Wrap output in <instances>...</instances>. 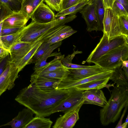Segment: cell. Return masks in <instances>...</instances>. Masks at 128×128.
Here are the masks:
<instances>
[{"instance_id": "cell-6", "label": "cell", "mask_w": 128, "mask_h": 128, "mask_svg": "<svg viewBox=\"0 0 128 128\" xmlns=\"http://www.w3.org/2000/svg\"><path fill=\"white\" fill-rule=\"evenodd\" d=\"M103 25V32L107 36L108 40L122 35L120 27L118 17L114 14L111 8H105Z\"/></svg>"}, {"instance_id": "cell-13", "label": "cell", "mask_w": 128, "mask_h": 128, "mask_svg": "<svg viewBox=\"0 0 128 128\" xmlns=\"http://www.w3.org/2000/svg\"><path fill=\"white\" fill-rule=\"evenodd\" d=\"M83 104H92L103 107L108 101L103 91L100 89H90L84 91L82 93Z\"/></svg>"}, {"instance_id": "cell-11", "label": "cell", "mask_w": 128, "mask_h": 128, "mask_svg": "<svg viewBox=\"0 0 128 128\" xmlns=\"http://www.w3.org/2000/svg\"><path fill=\"white\" fill-rule=\"evenodd\" d=\"M30 18L32 21L40 24L48 23L56 19L55 15L51 8L43 2L36 8Z\"/></svg>"}, {"instance_id": "cell-42", "label": "cell", "mask_w": 128, "mask_h": 128, "mask_svg": "<svg viewBox=\"0 0 128 128\" xmlns=\"http://www.w3.org/2000/svg\"><path fill=\"white\" fill-rule=\"evenodd\" d=\"M128 107V104H127L125 107L120 117V120L117 124L115 127L116 128H122V122L123 119L127 110Z\"/></svg>"}, {"instance_id": "cell-50", "label": "cell", "mask_w": 128, "mask_h": 128, "mask_svg": "<svg viewBox=\"0 0 128 128\" xmlns=\"http://www.w3.org/2000/svg\"><path fill=\"white\" fill-rule=\"evenodd\" d=\"M84 0V1H85V0Z\"/></svg>"}, {"instance_id": "cell-37", "label": "cell", "mask_w": 128, "mask_h": 128, "mask_svg": "<svg viewBox=\"0 0 128 128\" xmlns=\"http://www.w3.org/2000/svg\"><path fill=\"white\" fill-rule=\"evenodd\" d=\"M83 1L84 0H62L61 5V10L67 8Z\"/></svg>"}, {"instance_id": "cell-38", "label": "cell", "mask_w": 128, "mask_h": 128, "mask_svg": "<svg viewBox=\"0 0 128 128\" xmlns=\"http://www.w3.org/2000/svg\"><path fill=\"white\" fill-rule=\"evenodd\" d=\"M23 28L18 26L2 28L1 32L2 36H7L15 33Z\"/></svg>"}, {"instance_id": "cell-5", "label": "cell", "mask_w": 128, "mask_h": 128, "mask_svg": "<svg viewBox=\"0 0 128 128\" xmlns=\"http://www.w3.org/2000/svg\"><path fill=\"white\" fill-rule=\"evenodd\" d=\"M128 44L122 45L110 50L99 58L95 63L103 68L112 70L121 66L122 62L128 60Z\"/></svg>"}, {"instance_id": "cell-16", "label": "cell", "mask_w": 128, "mask_h": 128, "mask_svg": "<svg viewBox=\"0 0 128 128\" xmlns=\"http://www.w3.org/2000/svg\"><path fill=\"white\" fill-rule=\"evenodd\" d=\"M32 44L20 41L11 46L9 49L11 62L14 63L20 60L30 51Z\"/></svg>"}, {"instance_id": "cell-3", "label": "cell", "mask_w": 128, "mask_h": 128, "mask_svg": "<svg viewBox=\"0 0 128 128\" xmlns=\"http://www.w3.org/2000/svg\"><path fill=\"white\" fill-rule=\"evenodd\" d=\"M76 17L75 14L69 15L46 24L38 23L32 20L29 24L22 28L23 33L20 41L33 44L47 38L60 26L72 21Z\"/></svg>"}, {"instance_id": "cell-49", "label": "cell", "mask_w": 128, "mask_h": 128, "mask_svg": "<svg viewBox=\"0 0 128 128\" xmlns=\"http://www.w3.org/2000/svg\"><path fill=\"white\" fill-rule=\"evenodd\" d=\"M20 0V1H21L22 2V0Z\"/></svg>"}, {"instance_id": "cell-1", "label": "cell", "mask_w": 128, "mask_h": 128, "mask_svg": "<svg viewBox=\"0 0 128 128\" xmlns=\"http://www.w3.org/2000/svg\"><path fill=\"white\" fill-rule=\"evenodd\" d=\"M70 89L45 90L30 84L22 89L15 100L31 110L36 116L45 117L69 96Z\"/></svg>"}, {"instance_id": "cell-15", "label": "cell", "mask_w": 128, "mask_h": 128, "mask_svg": "<svg viewBox=\"0 0 128 128\" xmlns=\"http://www.w3.org/2000/svg\"><path fill=\"white\" fill-rule=\"evenodd\" d=\"M68 69L70 73L68 76L76 79L87 78L108 70L104 69L96 64L88 68Z\"/></svg>"}, {"instance_id": "cell-27", "label": "cell", "mask_w": 128, "mask_h": 128, "mask_svg": "<svg viewBox=\"0 0 128 128\" xmlns=\"http://www.w3.org/2000/svg\"><path fill=\"white\" fill-rule=\"evenodd\" d=\"M91 0H87L70 7L67 8L62 10L57 13L55 16L56 18L64 17L66 15L74 14L80 12L86 5L90 3Z\"/></svg>"}, {"instance_id": "cell-33", "label": "cell", "mask_w": 128, "mask_h": 128, "mask_svg": "<svg viewBox=\"0 0 128 128\" xmlns=\"http://www.w3.org/2000/svg\"><path fill=\"white\" fill-rule=\"evenodd\" d=\"M0 1L7 5L14 12H18L21 10L22 2L19 0H0Z\"/></svg>"}, {"instance_id": "cell-32", "label": "cell", "mask_w": 128, "mask_h": 128, "mask_svg": "<svg viewBox=\"0 0 128 128\" xmlns=\"http://www.w3.org/2000/svg\"><path fill=\"white\" fill-rule=\"evenodd\" d=\"M120 27L122 35L128 38V16L118 17Z\"/></svg>"}, {"instance_id": "cell-26", "label": "cell", "mask_w": 128, "mask_h": 128, "mask_svg": "<svg viewBox=\"0 0 128 128\" xmlns=\"http://www.w3.org/2000/svg\"><path fill=\"white\" fill-rule=\"evenodd\" d=\"M94 4L98 22V30L103 32V20L105 12V8L103 0H91Z\"/></svg>"}, {"instance_id": "cell-34", "label": "cell", "mask_w": 128, "mask_h": 128, "mask_svg": "<svg viewBox=\"0 0 128 128\" xmlns=\"http://www.w3.org/2000/svg\"><path fill=\"white\" fill-rule=\"evenodd\" d=\"M112 9L114 14L118 17L124 15L128 16V12L124 6L116 1H114Z\"/></svg>"}, {"instance_id": "cell-23", "label": "cell", "mask_w": 128, "mask_h": 128, "mask_svg": "<svg viewBox=\"0 0 128 128\" xmlns=\"http://www.w3.org/2000/svg\"><path fill=\"white\" fill-rule=\"evenodd\" d=\"M110 80L116 83V86H123L128 88V79L122 70L121 66L114 69Z\"/></svg>"}, {"instance_id": "cell-41", "label": "cell", "mask_w": 128, "mask_h": 128, "mask_svg": "<svg viewBox=\"0 0 128 128\" xmlns=\"http://www.w3.org/2000/svg\"><path fill=\"white\" fill-rule=\"evenodd\" d=\"M121 67L123 70L124 74L127 78L128 79V60L122 62Z\"/></svg>"}, {"instance_id": "cell-51", "label": "cell", "mask_w": 128, "mask_h": 128, "mask_svg": "<svg viewBox=\"0 0 128 128\" xmlns=\"http://www.w3.org/2000/svg\"></svg>"}, {"instance_id": "cell-17", "label": "cell", "mask_w": 128, "mask_h": 128, "mask_svg": "<svg viewBox=\"0 0 128 128\" xmlns=\"http://www.w3.org/2000/svg\"><path fill=\"white\" fill-rule=\"evenodd\" d=\"M29 20L21 10L13 12L3 20L2 28L11 27H24Z\"/></svg>"}, {"instance_id": "cell-21", "label": "cell", "mask_w": 128, "mask_h": 128, "mask_svg": "<svg viewBox=\"0 0 128 128\" xmlns=\"http://www.w3.org/2000/svg\"><path fill=\"white\" fill-rule=\"evenodd\" d=\"M60 56H57L53 60L49 62L47 64L34 70L33 74L38 75L65 68L60 59Z\"/></svg>"}, {"instance_id": "cell-40", "label": "cell", "mask_w": 128, "mask_h": 128, "mask_svg": "<svg viewBox=\"0 0 128 128\" xmlns=\"http://www.w3.org/2000/svg\"><path fill=\"white\" fill-rule=\"evenodd\" d=\"M66 68L68 69H80L90 67L91 66H83L72 64L66 63L62 64Z\"/></svg>"}, {"instance_id": "cell-10", "label": "cell", "mask_w": 128, "mask_h": 128, "mask_svg": "<svg viewBox=\"0 0 128 128\" xmlns=\"http://www.w3.org/2000/svg\"><path fill=\"white\" fill-rule=\"evenodd\" d=\"M68 96L54 110L52 114L60 112H64L71 109L84 101L82 93L83 91L75 87L70 88Z\"/></svg>"}, {"instance_id": "cell-19", "label": "cell", "mask_w": 128, "mask_h": 128, "mask_svg": "<svg viewBox=\"0 0 128 128\" xmlns=\"http://www.w3.org/2000/svg\"><path fill=\"white\" fill-rule=\"evenodd\" d=\"M77 31L74 30L70 26L63 25L61 26L51 36L44 42H46L51 46L62 41Z\"/></svg>"}, {"instance_id": "cell-35", "label": "cell", "mask_w": 128, "mask_h": 128, "mask_svg": "<svg viewBox=\"0 0 128 128\" xmlns=\"http://www.w3.org/2000/svg\"><path fill=\"white\" fill-rule=\"evenodd\" d=\"M62 0H44V1L52 10L58 12L61 10V5Z\"/></svg>"}, {"instance_id": "cell-8", "label": "cell", "mask_w": 128, "mask_h": 128, "mask_svg": "<svg viewBox=\"0 0 128 128\" xmlns=\"http://www.w3.org/2000/svg\"><path fill=\"white\" fill-rule=\"evenodd\" d=\"M19 72L18 68L11 62L0 76V96L7 90H10L14 87Z\"/></svg>"}, {"instance_id": "cell-45", "label": "cell", "mask_w": 128, "mask_h": 128, "mask_svg": "<svg viewBox=\"0 0 128 128\" xmlns=\"http://www.w3.org/2000/svg\"><path fill=\"white\" fill-rule=\"evenodd\" d=\"M121 4L128 12V0H115Z\"/></svg>"}, {"instance_id": "cell-31", "label": "cell", "mask_w": 128, "mask_h": 128, "mask_svg": "<svg viewBox=\"0 0 128 128\" xmlns=\"http://www.w3.org/2000/svg\"><path fill=\"white\" fill-rule=\"evenodd\" d=\"M62 42V41L60 42L50 46L48 50L40 60L35 64L34 68V70L44 67L48 64V62H46L47 59L49 57L53 51L61 45Z\"/></svg>"}, {"instance_id": "cell-30", "label": "cell", "mask_w": 128, "mask_h": 128, "mask_svg": "<svg viewBox=\"0 0 128 128\" xmlns=\"http://www.w3.org/2000/svg\"><path fill=\"white\" fill-rule=\"evenodd\" d=\"M51 45L46 42H43L37 50L28 64H36L38 62L50 48Z\"/></svg>"}, {"instance_id": "cell-44", "label": "cell", "mask_w": 128, "mask_h": 128, "mask_svg": "<svg viewBox=\"0 0 128 128\" xmlns=\"http://www.w3.org/2000/svg\"><path fill=\"white\" fill-rule=\"evenodd\" d=\"M9 54L10 52L8 50L0 46V59Z\"/></svg>"}, {"instance_id": "cell-2", "label": "cell", "mask_w": 128, "mask_h": 128, "mask_svg": "<svg viewBox=\"0 0 128 128\" xmlns=\"http://www.w3.org/2000/svg\"><path fill=\"white\" fill-rule=\"evenodd\" d=\"M128 104V88L123 86H114L107 104L100 110V119L102 125L106 126L115 122Z\"/></svg>"}, {"instance_id": "cell-20", "label": "cell", "mask_w": 128, "mask_h": 128, "mask_svg": "<svg viewBox=\"0 0 128 128\" xmlns=\"http://www.w3.org/2000/svg\"><path fill=\"white\" fill-rule=\"evenodd\" d=\"M110 77L92 81L75 87L78 90L82 91L90 89H101L104 87L109 90L110 87L114 86V84H107Z\"/></svg>"}, {"instance_id": "cell-14", "label": "cell", "mask_w": 128, "mask_h": 128, "mask_svg": "<svg viewBox=\"0 0 128 128\" xmlns=\"http://www.w3.org/2000/svg\"><path fill=\"white\" fill-rule=\"evenodd\" d=\"M34 114L30 109L24 108L11 120L0 125V127L10 126L12 128H24L33 119Z\"/></svg>"}, {"instance_id": "cell-7", "label": "cell", "mask_w": 128, "mask_h": 128, "mask_svg": "<svg viewBox=\"0 0 128 128\" xmlns=\"http://www.w3.org/2000/svg\"><path fill=\"white\" fill-rule=\"evenodd\" d=\"M113 70H108L104 72L84 78L76 79L68 76L61 80L58 84L56 89H67L81 84L98 80L110 77Z\"/></svg>"}, {"instance_id": "cell-12", "label": "cell", "mask_w": 128, "mask_h": 128, "mask_svg": "<svg viewBox=\"0 0 128 128\" xmlns=\"http://www.w3.org/2000/svg\"><path fill=\"white\" fill-rule=\"evenodd\" d=\"M87 25L86 30L89 32L98 28V22L94 4L91 2L85 5L80 12Z\"/></svg>"}, {"instance_id": "cell-28", "label": "cell", "mask_w": 128, "mask_h": 128, "mask_svg": "<svg viewBox=\"0 0 128 128\" xmlns=\"http://www.w3.org/2000/svg\"><path fill=\"white\" fill-rule=\"evenodd\" d=\"M23 28L12 34L2 36V40L4 44L8 50L12 46L20 42L23 33Z\"/></svg>"}, {"instance_id": "cell-25", "label": "cell", "mask_w": 128, "mask_h": 128, "mask_svg": "<svg viewBox=\"0 0 128 128\" xmlns=\"http://www.w3.org/2000/svg\"><path fill=\"white\" fill-rule=\"evenodd\" d=\"M52 124L50 118L36 116L24 128H50Z\"/></svg>"}, {"instance_id": "cell-39", "label": "cell", "mask_w": 128, "mask_h": 128, "mask_svg": "<svg viewBox=\"0 0 128 128\" xmlns=\"http://www.w3.org/2000/svg\"><path fill=\"white\" fill-rule=\"evenodd\" d=\"M82 53V51L78 50L75 51L74 50V52L72 54L68 55L66 58L64 57V55L61 56L60 59L61 60L62 64L66 63H72V60L75 55Z\"/></svg>"}, {"instance_id": "cell-29", "label": "cell", "mask_w": 128, "mask_h": 128, "mask_svg": "<svg viewBox=\"0 0 128 128\" xmlns=\"http://www.w3.org/2000/svg\"><path fill=\"white\" fill-rule=\"evenodd\" d=\"M70 73L68 69L65 68L37 75H41L50 78L62 80L67 77Z\"/></svg>"}, {"instance_id": "cell-9", "label": "cell", "mask_w": 128, "mask_h": 128, "mask_svg": "<svg viewBox=\"0 0 128 128\" xmlns=\"http://www.w3.org/2000/svg\"><path fill=\"white\" fill-rule=\"evenodd\" d=\"M84 102L65 111L62 116L56 119L53 128H72L79 119L78 112Z\"/></svg>"}, {"instance_id": "cell-24", "label": "cell", "mask_w": 128, "mask_h": 128, "mask_svg": "<svg viewBox=\"0 0 128 128\" xmlns=\"http://www.w3.org/2000/svg\"><path fill=\"white\" fill-rule=\"evenodd\" d=\"M42 42L39 40L34 43L31 49L23 58L18 62L14 63L15 66L18 68L19 72L28 65L29 61Z\"/></svg>"}, {"instance_id": "cell-46", "label": "cell", "mask_w": 128, "mask_h": 128, "mask_svg": "<svg viewBox=\"0 0 128 128\" xmlns=\"http://www.w3.org/2000/svg\"><path fill=\"white\" fill-rule=\"evenodd\" d=\"M128 115H127L126 118L124 123L122 124V128H126L128 127Z\"/></svg>"}, {"instance_id": "cell-4", "label": "cell", "mask_w": 128, "mask_h": 128, "mask_svg": "<svg viewBox=\"0 0 128 128\" xmlns=\"http://www.w3.org/2000/svg\"><path fill=\"white\" fill-rule=\"evenodd\" d=\"M126 44H128V38L125 36H118L108 40L106 34L103 33L99 42L91 52L86 61L95 64L103 55L115 48Z\"/></svg>"}, {"instance_id": "cell-18", "label": "cell", "mask_w": 128, "mask_h": 128, "mask_svg": "<svg viewBox=\"0 0 128 128\" xmlns=\"http://www.w3.org/2000/svg\"><path fill=\"white\" fill-rule=\"evenodd\" d=\"M61 80L50 78L32 74L31 76L30 84L42 89H56L58 84Z\"/></svg>"}, {"instance_id": "cell-22", "label": "cell", "mask_w": 128, "mask_h": 128, "mask_svg": "<svg viewBox=\"0 0 128 128\" xmlns=\"http://www.w3.org/2000/svg\"><path fill=\"white\" fill-rule=\"evenodd\" d=\"M44 0H23L21 10L29 20L34 10Z\"/></svg>"}, {"instance_id": "cell-43", "label": "cell", "mask_w": 128, "mask_h": 128, "mask_svg": "<svg viewBox=\"0 0 128 128\" xmlns=\"http://www.w3.org/2000/svg\"><path fill=\"white\" fill-rule=\"evenodd\" d=\"M115 0H103L105 8H112Z\"/></svg>"}, {"instance_id": "cell-47", "label": "cell", "mask_w": 128, "mask_h": 128, "mask_svg": "<svg viewBox=\"0 0 128 128\" xmlns=\"http://www.w3.org/2000/svg\"><path fill=\"white\" fill-rule=\"evenodd\" d=\"M1 37V36L0 34V46L5 49L8 50L4 44L2 40Z\"/></svg>"}, {"instance_id": "cell-48", "label": "cell", "mask_w": 128, "mask_h": 128, "mask_svg": "<svg viewBox=\"0 0 128 128\" xmlns=\"http://www.w3.org/2000/svg\"><path fill=\"white\" fill-rule=\"evenodd\" d=\"M2 3L0 1V5H1V4H2Z\"/></svg>"}, {"instance_id": "cell-36", "label": "cell", "mask_w": 128, "mask_h": 128, "mask_svg": "<svg viewBox=\"0 0 128 128\" xmlns=\"http://www.w3.org/2000/svg\"><path fill=\"white\" fill-rule=\"evenodd\" d=\"M11 62L10 54L0 59V76L4 71Z\"/></svg>"}]
</instances>
